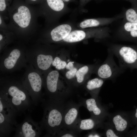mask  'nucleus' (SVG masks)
Returning <instances> with one entry per match:
<instances>
[{"label":"nucleus","mask_w":137,"mask_h":137,"mask_svg":"<svg viewBox=\"0 0 137 137\" xmlns=\"http://www.w3.org/2000/svg\"><path fill=\"white\" fill-rule=\"evenodd\" d=\"M104 80L99 78H96L89 80L87 82L86 87L87 89L92 92H97L101 88Z\"/></svg>","instance_id":"a211bd4d"},{"label":"nucleus","mask_w":137,"mask_h":137,"mask_svg":"<svg viewBox=\"0 0 137 137\" xmlns=\"http://www.w3.org/2000/svg\"><path fill=\"white\" fill-rule=\"evenodd\" d=\"M57 135L61 137H73L75 136L74 134L70 132H65L63 133L59 132Z\"/></svg>","instance_id":"b1692460"},{"label":"nucleus","mask_w":137,"mask_h":137,"mask_svg":"<svg viewBox=\"0 0 137 137\" xmlns=\"http://www.w3.org/2000/svg\"><path fill=\"white\" fill-rule=\"evenodd\" d=\"M21 80L33 104L35 106H37L43 99L42 88L43 82L41 74L29 64L26 66L25 74Z\"/></svg>","instance_id":"7ed1b4c3"},{"label":"nucleus","mask_w":137,"mask_h":137,"mask_svg":"<svg viewBox=\"0 0 137 137\" xmlns=\"http://www.w3.org/2000/svg\"><path fill=\"white\" fill-rule=\"evenodd\" d=\"M117 58L119 65L125 70L137 69V47L135 46L113 44L108 48Z\"/></svg>","instance_id":"20e7f679"},{"label":"nucleus","mask_w":137,"mask_h":137,"mask_svg":"<svg viewBox=\"0 0 137 137\" xmlns=\"http://www.w3.org/2000/svg\"><path fill=\"white\" fill-rule=\"evenodd\" d=\"M43 130L40 123L35 121L31 116L27 115L22 123L16 126L14 136L39 137Z\"/></svg>","instance_id":"1a4fd4ad"},{"label":"nucleus","mask_w":137,"mask_h":137,"mask_svg":"<svg viewBox=\"0 0 137 137\" xmlns=\"http://www.w3.org/2000/svg\"><path fill=\"white\" fill-rule=\"evenodd\" d=\"M26 55L27 62L41 74L50 67L54 59L52 55L45 54L40 49L27 52Z\"/></svg>","instance_id":"6e6552de"},{"label":"nucleus","mask_w":137,"mask_h":137,"mask_svg":"<svg viewBox=\"0 0 137 137\" xmlns=\"http://www.w3.org/2000/svg\"><path fill=\"white\" fill-rule=\"evenodd\" d=\"M112 121L116 129L118 131L123 132L127 127V121L120 115L118 114L114 116L113 118Z\"/></svg>","instance_id":"6ab92c4d"},{"label":"nucleus","mask_w":137,"mask_h":137,"mask_svg":"<svg viewBox=\"0 0 137 137\" xmlns=\"http://www.w3.org/2000/svg\"><path fill=\"white\" fill-rule=\"evenodd\" d=\"M59 74L56 70L49 72L43 80L49 98L59 99L57 93Z\"/></svg>","instance_id":"9d476101"},{"label":"nucleus","mask_w":137,"mask_h":137,"mask_svg":"<svg viewBox=\"0 0 137 137\" xmlns=\"http://www.w3.org/2000/svg\"><path fill=\"white\" fill-rule=\"evenodd\" d=\"M135 116L137 118V108L136 110V112L135 114Z\"/></svg>","instance_id":"f704fd0d"},{"label":"nucleus","mask_w":137,"mask_h":137,"mask_svg":"<svg viewBox=\"0 0 137 137\" xmlns=\"http://www.w3.org/2000/svg\"><path fill=\"white\" fill-rule=\"evenodd\" d=\"M102 0H97V1H102Z\"/></svg>","instance_id":"e433bc0d"},{"label":"nucleus","mask_w":137,"mask_h":137,"mask_svg":"<svg viewBox=\"0 0 137 137\" xmlns=\"http://www.w3.org/2000/svg\"><path fill=\"white\" fill-rule=\"evenodd\" d=\"M106 135L107 137H118L117 135L111 129H109L107 130L106 132Z\"/></svg>","instance_id":"393cba45"},{"label":"nucleus","mask_w":137,"mask_h":137,"mask_svg":"<svg viewBox=\"0 0 137 137\" xmlns=\"http://www.w3.org/2000/svg\"><path fill=\"white\" fill-rule=\"evenodd\" d=\"M66 4L71 2H75L76 1V0H62Z\"/></svg>","instance_id":"473e14b6"},{"label":"nucleus","mask_w":137,"mask_h":137,"mask_svg":"<svg viewBox=\"0 0 137 137\" xmlns=\"http://www.w3.org/2000/svg\"><path fill=\"white\" fill-rule=\"evenodd\" d=\"M0 95L8 100L18 115L30 112L34 109L35 106L21 80L1 78Z\"/></svg>","instance_id":"f257e3e1"},{"label":"nucleus","mask_w":137,"mask_h":137,"mask_svg":"<svg viewBox=\"0 0 137 137\" xmlns=\"http://www.w3.org/2000/svg\"><path fill=\"white\" fill-rule=\"evenodd\" d=\"M46 1L49 8L55 12H62L67 8V4L62 0H46Z\"/></svg>","instance_id":"f3484780"},{"label":"nucleus","mask_w":137,"mask_h":137,"mask_svg":"<svg viewBox=\"0 0 137 137\" xmlns=\"http://www.w3.org/2000/svg\"><path fill=\"white\" fill-rule=\"evenodd\" d=\"M61 60V59L59 57H56L53 59L52 65L55 67L59 63Z\"/></svg>","instance_id":"cd10ccee"},{"label":"nucleus","mask_w":137,"mask_h":137,"mask_svg":"<svg viewBox=\"0 0 137 137\" xmlns=\"http://www.w3.org/2000/svg\"><path fill=\"white\" fill-rule=\"evenodd\" d=\"M85 104L88 110L94 115L98 117L101 115L102 110L98 105L95 98H92L87 99Z\"/></svg>","instance_id":"dca6fc26"},{"label":"nucleus","mask_w":137,"mask_h":137,"mask_svg":"<svg viewBox=\"0 0 137 137\" xmlns=\"http://www.w3.org/2000/svg\"><path fill=\"white\" fill-rule=\"evenodd\" d=\"M130 2L132 6H137V0H126Z\"/></svg>","instance_id":"2f4dec72"},{"label":"nucleus","mask_w":137,"mask_h":137,"mask_svg":"<svg viewBox=\"0 0 137 137\" xmlns=\"http://www.w3.org/2000/svg\"><path fill=\"white\" fill-rule=\"evenodd\" d=\"M77 70L74 67L72 70H69L66 73L65 76L67 79H71L73 78L76 75Z\"/></svg>","instance_id":"5701e85b"},{"label":"nucleus","mask_w":137,"mask_h":137,"mask_svg":"<svg viewBox=\"0 0 137 137\" xmlns=\"http://www.w3.org/2000/svg\"><path fill=\"white\" fill-rule=\"evenodd\" d=\"M27 62L26 53L22 49L14 48L3 54L1 58L0 70L3 72H10L24 66Z\"/></svg>","instance_id":"39448f33"},{"label":"nucleus","mask_w":137,"mask_h":137,"mask_svg":"<svg viewBox=\"0 0 137 137\" xmlns=\"http://www.w3.org/2000/svg\"><path fill=\"white\" fill-rule=\"evenodd\" d=\"M66 63L65 61L61 60L55 67L58 70L63 69L66 67Z\"/></svg>","instance_id":"a878e982"},{"label":"nucleus","mask_w":137,"mask_h":137,"mask_svg":"<svg viewBox=\"0 0 137 137\" xmlns=\"http://www.w3.org/2000/svg\"><path fill=\"white\" fill-rule=\"evenodd\" d=\"M122 17V15H119L112 18L87 19L80 22L78 26L82 29L99 27L111 24Z\"/></svg>","instance_id":"f8f14e48"},{"label":"nucleus","mask_w":137,"mask_h":137,"mask_svg":"<svg viewBox=\"0 0 137 137\" xmlns=\"http://www.w3.org/2000/svg\"><path fill=\"white\" fill-rule=\"evenodd\" d=\"M31 1H37V0H30Z\"/></svg>","instance_id":"c9c22d12"},{"label":"nucleus","mask_w":137,"mask_h":137,"mask_svg":"<svg viewBox=\"0 0 137 137\" xmlns=\"http://www.w3.org/2000/svg\"><path fill=\"white\" fill-rule=\"evenodd\" d=\"M31 18L30 11L26 6H21L13 15L14 22L20 27L25 28L29 25Z\"/></svg>","instance_id":"ddd939ff"},{"label":"nucleus","mask_w":137,"mask_h":137,"mask_svg":"<svg viewBox=\"0 0 137 137\" xmlns=\"http://www.w3.org/2000/svg\"><path fill=\"white\" fill-rule=\"evenodd\" d=\"M124 17L126 21L137 23V6L132 7L126 10Z\"/></svg>","instance_id":"aec40b11"},{"label":"nucleus","mask_w":137,"mask_h":137,"mask_svg":"<svg viewBox=\"0 0 137 137\" xmlns=\"http://www.w3.org/2000/svg\"><path fill=\"white\" fill-rule=\"evenodd\" d=\"M6 7L5 0H0V11H4Z\"/></svg>","instance_id":"bb28decb"},{"label":"nucleus","mask_w":137,"mask_h":137,"mask_svg":"<svg viewBox=\"0 0 137 137\" xmlns=\"http://www.w3.org/2000/svg\"><path fill=\"white\" fill-rule=\"evenodd\" d=\"M87 136L89 137H99L100 136L97 133H92L89 134Z\"/></svg>","instance_id":"7c9ffc66"},{"label":"nucleus","mask_w":137,"mask_h":137,"mask_svg":"<svg viewBox=\"0 0 137 137\" xmlns=\"http://www.w3.org/2000/svg\"><path fill=\"white\" fill-rule=\"evenodd\" d=\"M44 108L43 115L39 123L43 130L48 134L55 136L63 127L64 113L65 107L62 104L61 99L49 98L42 100Z\"/></svg>","instance_id":"f03ea898"},{"label":"nucleus","mask_w":137,"mask_h":137,"mask_svg":"<svg viewBox=\"0 0 137 137\" xmlns=\"http://www.w3.org/2000/svg\"><path fill=\"white\" fill-rule=\"evenodd\" d=\"M92 0H79V6L80 7H82L88 3Z\"/></svg>","instance_id":"c85d7f7f"},{"label":"nucleus","mask_w":137,"mask_h":137,"mask_svg":"<svg viewBox=\"0 0 137 137\" xmlns=\"http://www.w3.org/2000/svg\"><path fill=\"white\" fill-rule=\"evenodd\" d=\"M79 109L76 106L72 105L65 108L63 115V127L70 128L76 125L78 119Z\"/></svg>","instance_id":"4468645a"},{"label":"nucleus","mask_w":137,"mask_h":137,"mask_svg":"<svg viewBox=\"0 0 137 137\" xmlns=\"http://www.w3.org/2000/svg\"><path fill=\"white\" fill-rule=\"evenodd\" d=\"M2 21L1 16H0V25H1L2 23Z\"/></svg>","instance_id":"72a5a7b5"},{"label":"nucleus","mask_w":137,"mask_h":137,"mask_svg":"<svg viewBox=\"0 0 137 137\" xmlns=\"http://www.w3.org/2000/svg\"><path fill=\"white\" fill-rule=\"evenodd\" d=\"M114 56L112 52L108 49L106 59L97 69L98 76L104 80L114 79L125 70L116 64Z\"/></svg>","instance_id":"0eeeda50"},{"label":"nucleus","mask_w":137,"mask_h":137,"mask_svg":"<svg viewBox=\"0 0 137 137\" xmlns=\"http://www.w3.org/2000/svg\"><path fill=\"white\" fill-rule=\"evenodd\" d=\"M110 32L109 28L107 27L73 30L63 41L67 43H72L80 41L87 38L105 39L110 37Z\"/></svg>","instance_id":"423d86ee"},{"label":"nucleus","mask_w":137,"mask_h":137,"mask_svg":"<svg viewBox=\"0 0 137 137\" xmlns=\"http://www.w3.org/2000/svg\"><path fill=\"white\" fill-rule=\"evenodd\" d=\"M96 126L95 121L92 118L81 120L79 121L78 128L81 130H89L94 128Z\"/></svg>","instance_id":"412c9836"},{"label":"nucleus","mask_w":137,"mask_h":137,"mask_svg":"<svg viewBox=\"0 0 137 137\" xmlns=\"http://www.w3.org/2000/svg\"><path fill=\"white\" fill-rule=\"evenodd\" d=\"M118 36L121 40L137 43V23L126 21L119 29Z\"/></svg>","instance_id":"9b49d317"},{"label":"nucleus","mask_w":137,"mask_h":137,"mask_svg":"<svg viewBox=\"0 0 137 137\" xmlns=\"http://www.w3.org/2000/svg\"><path fill=\"white\" fill-rule=\"evenodd\" d=\"M89 71V67L87 65L81 67L77 71L75 76L78 83H80L83 81L85 76L88 74Z\"/></svg>","instance_id":"4be33fe9"},{"label":"nucleus","mask_w":137,"mask_h":137,"mask_svg":"<svg viewBox=\"0 0 137 137\" xmlns=\"http://www.w3.org/2000/svg\"><path fill=\"white\" fill-rule=\"evenodd\" d=\"M71 25L68 24L60 25L53 28L51 31L52 39L55 42L63 40L72 30Z\"/></svg>","instance_id":"2eb2a0df"},{"label":"nucleus","mask_w":137,"mask_h":137,"mask_svg":"<svg viewBox=\"0 0 137 137\" xmlns=\"http://www.w3.org/2000/svg\"><path fill=\"white\" fill-rule=\"evenodd\" d=\"M74 63V62H69L66 65V68L69 70H70L74 68V67L73 65Z\"/></svg>","instance_id":"c756f323"}]
</instances>
